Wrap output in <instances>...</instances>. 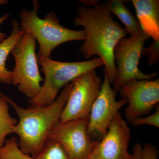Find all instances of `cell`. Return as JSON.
<instances>
[{"instance_id": "1", "label": "cell", "mask_w": 159, "mask_h": 159, "mask_svg": "<svg viewBox=\"0 0 159 159\" xmlns=\"http://www.w3.org/2000/svg\"><path fill=\"white\" fill-rule=\"evenodd\" d=\"M76 26H82L85 39L79 51L87 59L97 55L103 61L111 84L116 78L114 50L120 39L126 37L125 28L114 20L109 9L108 1H96L92 7L78 6L74 19Z\"/></svg>"}, {"instance_id": "2", "label": "cell", "mask_w": 159, "mask_h": 159, "mask_svg": "<svg viewBox=\"0 0 159 159\" xmlns=\"http://www.w3.org/2000/svg\"><path fill=\"white\" fill-rule=\"evenodd\" d=\"M73 86L72 82L66 84L55 101L45 107L30 105L24 108L4 94L19 118L12 133L18 136L19 148L25 154L34 158L39 153L51 129L59 121Z\"/></svg>"}, {"instance_id": "3", "label": "cell", "mask_w": 159, "mask_h": 159, "mask_svg": "<svg viewBox=\"0 0 159 159\" xmlns=\"http://www.w3.org/2000/svg\"><path fill=\"white\" fill-rule=\"evenodd\" d=\"M32 10L23 9L20 14V27L22 31L31 34L39 44L37 58H50L51 53L60 45L67 42L84 40L85 32L71 30L60 24L59 19L54 11L49 12L44 19L38 16L39 4L33 2Z\"/></svg>"}, {"instance_id": "4", "label": "cell", "mask_w": 159, "mask_h": 159, "mask_svg": "<svg viewBox=\"0 0 159 159\" xmlns=\"http://www.w3.org/2000/svg\"><path fill=\"white\" fill-rule=\"evenodd\" d=\"M37 58L45 79L37 96L29 101L30 105L36 107L51 105L62 88L80 75L104 66L102 60L97 57L78 62L57 61L51 57Z\"/></svg>"}, {"instance_id": "5", "label": "cell", "mask_w": 159, "mask_h": 159, "mask_svg": "<svg viewBox=\"0 0 159 159\" xmlns=\"http://www.w3.org/2000/svg\"><path fill=\"white\" fill-rule=\"evenodd\" d=\"M36 40L25 32L11 53L15 65L11 72V84L17 86L18 90L30 99L39 93L43 80L40 74L35 53Z\"/></svg>"}, {"instance_id": "6", "label": "cell", "mask_w": 159, "mask_h": 159, "mask_svg": "<svg viewBox=\"0 0 159 159\" xmlns=\"http://www.w3.org/2000/svg\"><path fill=\"white\" fill-rule=\"evenodd\" d=\"M149 36L142 30L130 37L120 39L114 50L116 78L113 84L116 93L125 83L132 80H152L157 74H145L140 71L139 65L144 45Z\"/></svg>"}, {"instance_id": "7", "label": "cell", "mask_w": 159, "mask_h": 159, "mask_svg": "<svg viewBox=\"0 0 159 159\" xmlns=\"http://www.w3.org/2000/svg\"><path fill=\"white\" fill-rule=\"evenodd\" d=\"M72 82L73 87L60 118L59 122L61 123L89 118L102 84L96 70L80 75Z\"/></svg>"}, {"instance_id": "8", "label": "cell", "mask_w": 159, "mask_h": 159, "mask_svg": "<svg viewBox=\"0 0 159 159\" xmlns=\"http://www.w3.org/2000/svg\"><path fill=\"white\" fill-rule=\"evenodd\" d=\"M89 118L75 119L54 125L47 140L59 143L70 159H89L92 151L99 142L94 141L87 133Z\"/></svg>"}, {"instance_id": "9", "label": "cell", "mask_w": 159, "mask_h": 159, "mask_svg": "<svg viewBox=\"0 0 159 159\" xmlns=\"http://www.w3.org/2000/svg\"><path fill=\"white\" fill-rule=\"evenodd\" d=\"M111 84L104 71V80L100 93L92 106L89 116L87 133L94 141L99 142L102 139L114 117L128 102L125 98L116 100L117 93L111 88Z\"/></svg>"}, {"instance_id": "10", "label": "cell", "mask_w": 159, "mask_h": 159, "mask_svg": "<svg viewBox=\"0 0 159 159\" xmlns=\"http://www.w3.org/2000/svg\"><path fill=\"white\" fill-rule=\"evenodd\" d=\"M121 96L127 100L125 110L129 122L150 114L158 105L159 80H132L119 89Z\"/></svg>"}, {"instance_id": "11", "label": "cell", "mask_w": 159, "mask_h": 159, "mask_svg": "<svg viewBox=\"0 0 159 159\" xmlns=\"http://www.w3.org/2000/svg\"><path fill=\"white\" fill-rule=\"evenodd\" d=\"M130 130L120 113L109 125L107 132L98 142L89 159H125L127 157Z\"/></svg>"}, {"instance_id": "12", "label": "cell", "mask_w": 159, "mask_h": 159, "mask_svg": "<svg viewBox=\"0 0 159 159\" xmlns=\"http://www.w3.org/2000/svg\"><path fill=\"white\" fill-rule=\"evenodd\" d=\"M141 30L154 41L159 40V0H133Z\"/></svg>"}, {"instance_id": "13", "label": "cell", "mask_w": 159, "mask_h": 159, "mask_svg": "<svg viewBox=\"0 0 159 159\" xmlns=\"http://www.w3.org/2000/svg\"><path fill=\"white\" fill-rule=\"evenodd\" d=\"M11 22L12 29L10 35L0 43V82L6 84H11V72L6 67V60L14 46L25 34L16 20H12Z\"/></svg>"}, {"instance_id": "14", "label": "cell", "mask_w": 159, "mask_h": 159, "mask_svg": "<svg viewBox=\"0 0 159 159\" xmlns=\"http://www.w3.org/2000/svg\"><path fill=\"white\" fill-rule=\"evenodd\" d=\"M125 2L122 0L109 1L108 8L123 23L127 34L131 35L139 32L141 29L138 20L124 5Z\"/></svg>"}, {"instance_id": "15", "label": "cell", "mask_w": 159, "mask_h": 159, "mask_svg": "<svg viewBox=\"0 0 159 159\" xmlns=\"http://www.w3.org/2000/svg\"><path fill=\"white\" fill-rule=\"evenodd\" d=\"M17 123L9 112V103L0 92V148L2 147L6 137L12 133V129Z\"/></svg>"}, {"instance_id": "16", "label": "cell", "mask_w": 159, "mask_h": 159, "mask_svg": "<svg viewBox=\"0 0 159 159\" xmlns=\"http://www.w3.org/2000/svg\"><path fill=\"white\" fill-rule=\"evenodd\" d=\"M32 159H70L66 152L58 142L47 140L37 156Z\"/></svg>"}, {"instance_id": "17", "label": "cell", "mask_w": 159, "mask_h": 159, "mask_svg": "<svg viewBox=\"0 0 159 159\" xmlns=\"http://www.w3.org/2000/svg\"><path fill=\"white\" fill-rule=\"evenodd\" d=\"M156 110L154 113L151 116L145 117H141L135 119L132 122V124L135 126H141L145 125H149L159 127V104L156 107Z\"/></svg>"}, {"instance_id": "18", "label": "cell", "mask_w": 159, "mask_h": 159, "mask_svg": "<svg viewBox=\"0 0 159 159\" xmlns=\"http://www.w3.org/2000/svg\"><path fill=\"white\" fill-rule=\"evenodd\" d=\"M142 54L148 56L149 66L156 64L159 58V40H153L149 47L144 48Z\"/></svg>"}, {"instance_id": "19", "label": "cell", "mask_w": 159, "mask_h": 159, "mask_svg": "<svg viewBox=\"0 0 159 159\" xmlns=\"http://www.w3.org/2000/svg\"><path fill=\"white\" fill-rule=\"evenodd\" d=\"M158 151L157 147L152 143H146L141 151L142 159H158Z\"/></svg>"}, {"instance_id": "20", "label": "cell", "mask_w": 159, "mask_h": 159, "mask_svg": "<svg viewBox=\"0 0 159 159\" xmlns=\"http://www.w3.org/2000/svg\"><path fill=\"white\" fill-rule=\"evenodd\" d=\"M142 146L139 143H137L134 146L132 156L133 159H142L141 157V151Z\"/></svg>"}, {"instance_id": "21", "label": "cell", "mask_w": 159, "mask_h": 159, "mask_svg": "<svg viewBox=\"0 0 159 159\" xmlns=\"http://www.w3.org/2000/svg\"><path fill=\"white\" fill-rule=\"evenodd\" d=\"M9 16H10L9 13H7V14H5L2 16L0 17V26L5 21L8 19L9 18ZM7 37L8 36H7V34L6 33H3L0 30V43L2 42L4 40L6 39Z\"/></svg>"}, {"instance_id": "22", "label": "cell", "mask_w": 159, "mask_h": 159, "mask_svg": "<svg viewBox=\"0 0 159 159\" xmlns=\"http://www.w3.org/2000/svg\"><path fill=\"white\" fill-rule=\"evenodd\" d=\"M125 159H133V157L132 155L130 153H129L128 156L126 157V158Z\"/></svg>"}]
</instances>
